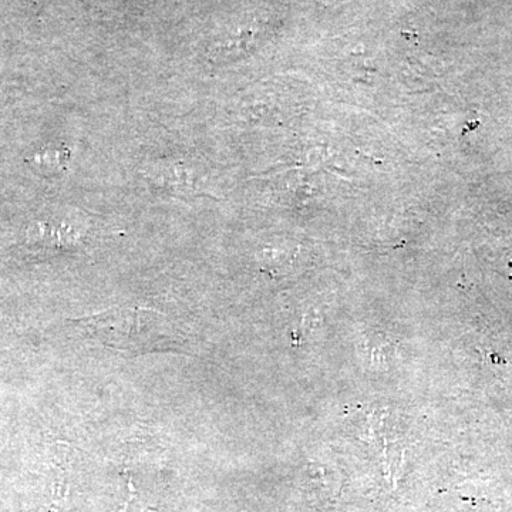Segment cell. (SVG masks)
<instances>
[{"label":"cell","instance_id":"6da1fadb","mask_svg":"<svg viewBox=\"0 0 512 512\" xmlns=\"http://www.w3.org/2000/svg\"><path fill=\"white\" fill-rule=\"evenodd\" d=\"M92 339L120 352L146 353L171 349L184 340L170 318L150 309H113L77 320Z\"/></svg>","mask_w":512,"mask_h":512}]
</instances>
